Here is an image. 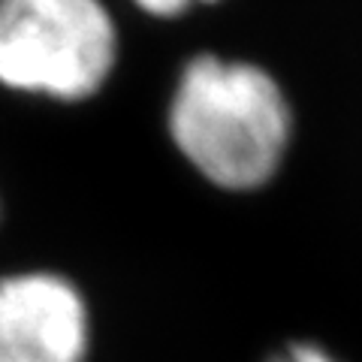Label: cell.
<instances>
[{"mask_svg":"<svg viewBox=\"0 0 362 362\" xmlns=\"http://www.w3.org/2000/svg\"><path fill=\"white\" fill-rule=\"evenodd\" d=\"M169 130L178 151L209 181L251 190L278 173L290 139V109L269 73L199 58L178 82Z\"/></svg>","mask_w":362,"mask_h":362,"instance_id":"1","label":"cell"},{"mask_svg":"<svg viewBox=\"0 0 362 362\" xmlns=\"http://www.w3.org/2000/svg\"><path fill=\"white\" fill-rule=\"evenodd\" d=\"M118 37L100 0H0V82L58 100L97 94Z\"/></svg>","mask_w":362,"mask_h":362,"instance_id":"2","label":"cell"},{"mask_svg":"<svg viewBox=\"0 0 362 362\" xmlns=\"http://www.w3.org/2000/svg\"><path fill=\"white\" fill-rule=\"evenodd\" d=\"M90 314L73 281L52 272L0 278V362H85Z\"/></svg>","mask_w":362,"mask_h":362,"instance_id":"3","label":"cell"},{"mask_svg":"<svg viewBox=\"0 0 362 362\" xmlns=\"http://www.w3.org/2000/svg\"><path fill=\"white\" fill-rule=\"evenodd\" d=\"M269 362H338V359L329 356L323 347H317V344L296 341V344H287L281 354H275Z\"/></svg>","mask_w":362,"mask_h":362,"instance_id":"4","label":"cell"},{"mask_svg":"<svg viewBox=\"0 0 362 362\" xmlns=\"http://www.w3.org/2000/svg\"><path fill=\"white\" fill-rule=\"evenodd\" d=\"M145 13H151V16H160V18H169V16H178V13H185V9L194 4V0H136Z\"/></svg>","mask_w":362,"mask_h":362,"instance_id":"5","label":"cell"}]
</instances>
